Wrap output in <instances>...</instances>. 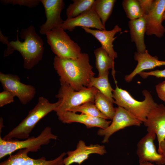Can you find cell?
<instances>
[{"mask_svg":"<svg viewBox=\"0 0 165 165\" xmlns=\"http://www.w3.org/2000/svg\"><path fill=\"white\" fill-rule=\"evenodd\" d=\"M128 24L131 41L135 43L137 52H145L147 50L144 41L146 29V16L130 20Z\"/></svg>","mask_w":165,"mask_h":165,"instance_id":"20","label":"cell"},{"mask_svg":"<svg viewBox=\"0 0 165 165\" xmlns=\"http://www.w3.org/2000/svg\"><path fill=\"white\" fill-rule=\"evenodd\" d=\"M58 119L64 123H80L85 125L87 128L98 127L105 129L108 127L112 122L104 119L94 117L82 113L77 114L70 111L65 112Z\"/></svg>","mask_w":165,"mask_h":165,"instance_id":"19","label":"cell"},{"mask_svg":"<svg viewBox=\"0 0 165 165\" xmlns=\"http://www.w3.org/2000/svg\"><path fill=\"white\" fill-rule=\"evenodd\" d=\"M60 103L59 100L55 103H50L47 99L40 97L37 104L29 112L26 117L2 138L7 140L28 138L37 123L49 113L54 111Z\"/></svg>","mask_w":165,"mask_h":165,"instance_id":"3","label":"cell"},{"mask_svg":"<svg viewBox=\"0 0 165 165\" xmlns=\"http://www.w3.org/2000/svg\"><path fill=\"white\" fill-rule=\"evenodd\" d=\"M94 104L102 113L108 119L112 120L115 114L116 108L113 107V103L99 91L95 95Z\"/></svg>","mask_w":165,"mask_h":165,"instance_id":"25","label":"cell"},{"mask_svg":"<svg viewBox=\"0 0 165 165\" xmlns=\"http://www.w3.org/2000/svg\"><path fill=\"white\" fill-rule=\"evenodd\" d=\"M164 102V103H165V105H165V101Z\"/></svg>","mask_w":165,"mask_h":165,"instance_id":"37","label":"cell"},{"mask_svg":"<svg viewBox=\"0 0 165 165\" xmlns=\"http://www.w3.org/2000/svg\"><path fill=\"white\" fill-rule=\"evenodd\" d=\"M114 116L109 126L105 129L100 128L97 134L104 137L103 143H108L111 136L115 132L126 127L140 126L142 123L124 108L118 106L115 108Z\"/></svg>","mask_w":165,"mask_h":165,"instance_id":"9","label":"cell"},{"mask_svg":"<svg viewBox=\"0 0 165 165\" xmlns=\"http://www.w3.org/2000/svg\"><path fill=\"white\" fill-rule=\"evenodd\" d=\"M0 41L4 44H7L9 42L8 37L3 35L1 30L0 31Z\"/></svg>","mask_w":165,"mask_h":165,"instance_id":"34","label":"cell"},{"mask_svg":"<svg viewBox=\"0 0 165 165\" xmlns=\"http://www.w3.org/2000/svg\"><path fill=\"white\" fill-rule=\"evenodd\" d=\"M165 11V0H154L148 14L146 16L145 34L154 35L161 38L165 33V28L162 24Z\"/></svg>","mask_w":165,"mask_h":165,"instance_id":"13","label":"cell"},{"mask_svg":"<svg viewBox=\"0 0 165 165\" xmlns=\"http://www.w3.org/2000/svg\"><path fill=\"white\" fill-rule=\"evenodd\" d=\"M53 65L60 77V82L68 84L77 91L89 88L91 79L95 75L86 53H82L75 59L55 56Z\"/></svg>","mask_w":165,"mask_h":165,"instance_id":"1","label":"cell"},{"mask_svg":"<svg viewBox=\"0 0 165 165\" xmlns=\"http://www.w3.org/2000/svg\"><path fill=\"white\" fill-rule=\"evenodd\" d=\"M58 136L52 132L51 128L47 126L37 136H32L20 141L16 139L6 140L0 137V159L10 155L15 151L27 149L30 152H36L43 145L48 144L51 140H57Z\"/></svg>","mask_w":165,"mask_h":165,"instance_id":"6","label":"cell"},{"mask_svg":"<svg viewBox=\"0 0 165 165\" xmlns=\"http://www.w3.org/2000/svg\"><path fill=\"white\" fill-rule=\"evenodd\" d=\"M109 73L97 77H92L91 79L89 87L96 88L106 96L112 103L114 100L113 97L114 89L111 87L108 79Z\"/></svg>","mask_w":165,"mask_h":165,"instance_id":"22","label":"cell"},{"mask_svg":"<svg viewBox=\"0 0 165 165\" xmlns=\"http://www.w3.org/2000/svg\"><path fill=\"white\" fill-rule=\"evenodd\" d=\"M60 82V87L56 97L61 103L54 111L58 119L72 108L87 102L94 103L95 95L99 91L96 88H86L77 91L68 84L62 82Z\"/></svg>","mask_w":165,"mask_h":165,"instance_id":"5","label":"cell"},{"mask_svg":"<svg viewBox=\"0 0 165 165\" xmlns=\"http://www.w3.org/2000/svg\"><path fill=\"white\" fill-rule=\"evenodd\" d=\"M68 111L75 113L81 112V113L93 117L108 119L98 109L94 103L92 102L84 103L82 105L72 108Z\"/></svg>","mask_w":165,"mask_h":165,"instance_id":"27","label":"cell"},{"mask_svg":"<svg viewBox=\"0 0 165 165\" xmlns=\"http://www.w3.org/2000/svg\"><path fill=\"white\" fill-rule=\"evenodd\" d=\"M95 0H73L67 9V18L76 17L92 8Z\"/></svg>","mask_w":165,"mask_h":165,"instance_id":"24","label":"cell"},{"mask_svg":"<svg viewBox=\"0 0 165 165\" xmlns=\"http://www.w3.org/2000/svg\"><path fill=\"white\" fill-rule=\"evenodd\" d=\"M15 96L7 90H4L0 93V107H2L14 101Z\"/></svg>","mask_w":165,"mask_h":165,"instance_id":"29","label":"cell"},{"mask_svg":"<svg viewBox=\"0 0 165 165\" xmlns=\"http://www.w3.org/2000/svg\"><path fill=\"white\" fill-rule=\"evenodd\" d=\"M46 35L47 43L56 56L61 58L75 59L82 53L79 45L61 27L52 30Z\"/></svg>","mask_w":165,"mask_h":165,"instance_id":"7","label":"cell"},{"mask_svg":"<svg viewBox=\"0 0 165 165\" xmlns=\"http://www.w3.org/2000/svg\"><path fill=\"white\" fill-rule=\"evenodd\" d=\"M138 74L143 79H146L150 76L158 78H165V68L163 70H156L148 72L143 71Z\"/></svg>","mask_w":165,"mask_h":165,"instance_id":"30","label":"cell"},{"mask_svg":"<svg viewBox=\"0 0 165 165\" xmlns=\"http://www.w3.org/2000/svg\"><path fill=\"white\" fill-rule=\"evenodd\" d=\"M0 81L4 90H7L17 97L22 104L30 101L36 94V89L31 85L21 82L16 75L0 72Z\"/></svg>","mask_w":165,"mask_h":165,"instance_id":"8","label":"cell"},{"mask_svg":"<svg viewBox=\"0 0 165 165\" xmlns=\"http://www.w3.org/2000/svg\"><path fill=\"white\" fill-rule=\"evenodd\" d=\"M156 90L158 97L165 101V81L159 83L156 86Z\"/></svg>","mask_w":165,"mask_h":165,"instance_id":"32","label":"cell"},{"mask_svg":"<svg viewBox=\"0 0 165 165\" xmlns=\"http://www.w3.org/2000/svg\"><path fill=\"white\" fill-rule=\"evenodd\" d=\"M0 2L2 4L4 5H18L29 8L35 7L40 2V1L39 0H2Z\"/></svg>","mask_w":165,"mask_h":165,"instance_id":"28","label":"cell"},{"mask_svg":"<svg viewBox=\"0 0 165 165\" xmlns=\"http://www.w3.org/2000/svg\"><path fill=\"white\" fill-rule=\"evenodd\" d=\"M156 134L148 132L138 141L137 145V154L139 164L148 162H155L158 165L165 164V156L157 151L154 143Z\"/></svg>","mask_w":165,"mask_h":165,"instance_id":"10","label":"cell"},{"mask_svg":"<svg viewBox=\"0 0 165 165\" xmlns=\"http://www.w3.org/2000/svg\"><path fill=\"white\" fill-rule=\"evenodd\" d=\"M165 20V11L163 13V21Z\"/></svg>","mask_w":165,"mask_h":165,"instance_id":"36","label":"cell"},{"mask_svg":"<svg viewBox=\"0 0 165 165\" xmlns=\"http://www.w3.org/2000/svg\"><path fill=\"white\" fill-rule=\"evenodd\" d=\"M134 58L138 62V64L130 74L125 76L124 79L128 83L131 82L137 74L144 70L152 69L157 67L165 65V61L159 60L157 57L152 56L147 50L143 53L135 52Z\"/></svg>","mask_w":165,"mask_h":165,"instance_id":"18","label":"cell"},{"mask_svg":"<svg viewBox=\"0 0 165 165\" xmlns=\"http://www.w3.org/2000/svg\"><path fill=\"white\" fill-rule=\"evenodd\" d=\"M147 127L148 132L154 133L157 138L158 147L165 140V106L157 104L148 113L143 123Z\"/></svg>","mask_w":165,"mask_h":165,"instance_id":"15","label":"cell"},{"mask_svg":"<svg viewBox=\"0 0 165 165\" xmlns=\"http://www.w3.org/2000/svg\"><path fill=\"white\" fill-rule=\"evenodd\" d=\"M116 88L113 92L114 103L124 108L134 117L143 123L151 110L157 104L155 102L150 93L147 90L142 91L144 100L138 101L134 99L127 90Z\"/></svg>","mask_w":165,"mask_h":165,"instance_id":"4","label":"cell"},{"mask_svg":"<svg viewBox=\"0 0 165 165\" xmlns=\"http://www.w3.org/2000/svg\"><path fill=\"white\" fill-rule=\"evenodd\" d=\"M44 7L46 18L45 22L40 27L39 33L46 35L52 30L60 27L64 21L61 14L64 8L62 0H40Z\"/></svg>","mask_w":165,"mask_h":165,"instance_id":"11","label":"cell"},{"mask_svg":"<svg viewBox=\"0 0 165 165\" xmlns=\"http://www.w3.org/2000/svg\"><path fill=\"white\" fill-rule=\"evenodd\" d=\"M78 27L106 30L100 19L92 8L76 17L67 18L64 21L60 27L64 30L72 31Z\"/></svg>","mask_w":165,"mask_h":165,"instance_id":"16","label":"cell"},{"mask_svg":"<svg viewBox=\"0 0 165 165\" xmlns=\"http://www.w3.org/2000/svg\"><path fill=\"white\" fill-rule=\"evenodd\" d=\"M18 33V31L16 41H12L7 44V48L4 51V56L8 57L15 51H17L22 57L24 68L31 69L43 57L44 51L43 40L32 25L21 29L20 35L21 38L24 40L23 42L19 40Z\"/></svg>","mask_w":165,"mask_h":165,"instance_id":"2","label":"cell"},{"mask_svg":"<svg viewBox=\"0 0 165 165\" xmlns=\"http://www.w3.org/2000/svg\"><path fill=\"white\" fill-rule=\"evenodd\" d=\"M157 151L159 153L163 154L165 156V140L160 143L158 147Z\"/></svg>","mask_w":165,"mask_h":165,"instance_id":"33","label":"cell"},{"mask_svg":"<svg viewBox=\"0 0 165 165\" xmlns=\"http://www.w3.org/2000/svg\"><path fill=\"white\" fill-rule=\"evenodd\" d=\"M122 5L127 16L130 20L138 19L144 16L138 0H124Z\"/></svg>","mask_w":165,"mask_h":165,"instance_id":"26","label":"cell"},{"mask_svg":"<svg viewBox=\"0 0 165 165\" xmlns=\"http://www.w3.org/2000/svg\"><path fill=\"white\" fill-rule=\"evenodd\" d=\"M106 152L105 147L104 145L97 144L86 145L83 141L80 140L75 150L67 152V156L64 159V165H71L75 163L80 165L87 159L91 154L103 155Z\"/></svg>","mask_w":165,"mask_h":165,"instance_id":"14","label":"cell"},{"mask_svg":"<svg viewBox=\"0 0 165 165\" xmlns=\"http://www.w3.org/2000/svg\"><path fill=\"white\" fill-rule=\"evenodd\" d=\"M139 164V165H154L152 163L148 162H143Z\"/></svg>","mask_w":165,"mask_h":165,"instance_id":"35","label":"cell"},{"mask_svg":"<svg viewBox=\"0 0 165 165\" xmlns=\"http://www.w3.org/2000/svg\"><path fill=\"white\" fill-rule=\"evenodd\" d=\"M144 16H146L151 8L154 0H138Z\"/></svg>","mask_w":165,"mask_h":165,"instance_id":"31","label":"cell"},{"mask_svg":"<svg viewBox=\"0 0 165 165\" xmlns=\"http://www.w3.org/2000/svg\"></svg>","mask_w":165,"mask_h":165,"instance_id":"38","label":"cell"},{"mask_svg":"<svg viewBox=\"0 0 165 165\" xmlns=\"http://www.w3.org/2000/svg\"><path fill=\"white\" fill-rule=\"evenodd\" d=\"M94 53L96 59V67L98 72V76H102L106 73H109V70L112 69V76L115 84H117L115 78L116 72L114 68V60L101 47L95 49Z\"/></svg>","mask_w":165,"mask_h":165,"instance_id":"21","label":"cell"},{"mask_svg":"<svg viewBox=\"0 0 165 165\" xmlns=\"http://www.w3.org/2000/svg\"><path fill=\"white\" fill-rule=\"evenodd\" d=\"M82 28L86 33L94 36L100 43L102 48L114 60L118 57L116 52L113 49V43L117 37H114L117 33L122 31L121 28L116 25L111 30H94L86 28Z\"/></svg>","mask_w":165,"mask_h":165,"instance_id":"17","label":"cell"},{"mask_svg":"<svg viewBox=\"0 0 165 165\" xmlns=\"http://www.w3.org/2000/svg\"><path fill=\"white\" fill-rule=\"evenodd\" d=\"M29 152L27 149H20L16 154L9 155L0 165H64V159L67 155L63 152L54 159L47 160L44 157L37 159L31 158L28 155Z\"/></svg>","mask_w":165,"mask_h":165,"instance_id":"12","label":"cell"},{"mask_svg":"<svg viewBox=\"0 0 165 165\" xmlns=\"http://www.w3.org/2000/svg\"><path fill=\"white\" fill-rule=\"evenodd\" d=\"M115 0H96L92 7L105 26L106 21L110 16L115 3Z\"/></svg>","mask_w":165,"mask_h":165,"instance_id":"23","label":"cell"}]
</instances>
